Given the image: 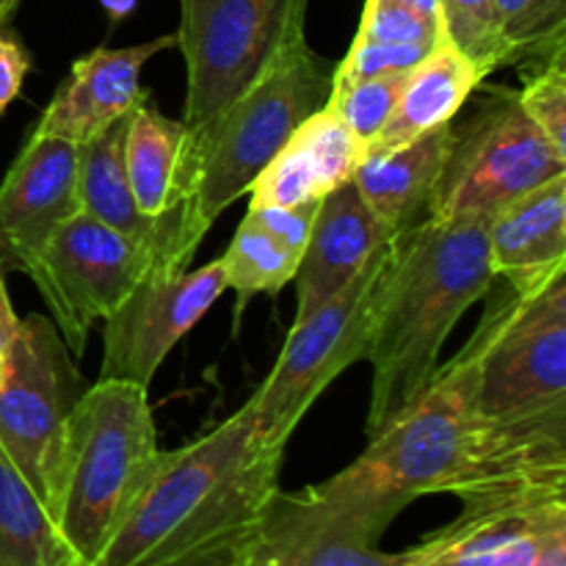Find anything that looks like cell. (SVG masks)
<instances>
[{
    "label": "cell",
    "instance_id": "cell-38",
    "mask_svg": "<svg viewBox=\"0 0 566 566\" xmlns=\"http://www.w3.org/2000/svg\"><path fill=\"white\" fill-rule=\"evenodd\" d=\"M401 566H440V564L423 562V558H418V556H415V551H412V547H409V551H407V562H403Z\"/></svg>",
    "mask_w": 566,
    "mask_h": 566
},
{
    "label": "cell",
    "instance_id": "cell-26",
    "mask_svg": "<svg viewBox=\"0 0 566 566\" xmlns=\"http://www.w3.org/2000/svg\"><path fill=\"white\" fill-rule=\"evenodd\" d=\"M503 66L566 55V0H495Z\"/></svg>",
    "mask_w": 566,
    "mask_h": 566
},
{
    "label": "cell",
    "instance_id": "cell-18",
    "mask_svg": "<svg viewBox=\"0 0 566 566\" xmlns=\"http://www.w3.org/2000/svg\"><path fill=\"white\" fill-rule=\"evenodd\" d=\"M365 158V144L324 105L298 125L249 188L252 208H291L315 202L348 182Z\"/></svg>",
    "mask_w": 566,
    "mask_h": 566
},
{
    "label": "cell",
    "instance_id": "cell-25",
    "mask_svg": "<svg viewBox=\"0 0 566 566\" xmlns=\"http://www.w3.org/2000/svg\"><path fill=\"white\" fill-rule=\"evenodd\" d=\"M302 258L293 254L282 241H276L252 210L238 224L230 247H227L221 265H224L227 287L238 293V310L258 293H276L287 287L296 276Z\"/></svg>",
    "mask_w": 566,
    "mask_h": 566
},
{
    "label": "cell",
    "instance_id": "cell-15",
    "mask_svg": "<svg viewBox=\"0 0 566 566\" xmlns=\"http://www.w3.org/2000/svg\"><path fill=\"white\" fill-rule=\"evenodd\" d=\"M566 536V495L462 503V514L412 547L440 566H534Z\"/></svg>",
    "mask_w": 566,
    "mask_h": 566
},
{
    "label": "cell",
    "instance_id": "cell-33",
    "mask_svg": "<svg viewBox=\"0 0 566 566\" xmlns=\"http://www.w3.org/2000/svg\"><path fill=\"white\" fill-rule=\"evenodd\" d=\"M20 318L14 315V307L9 302V293H6V282H3V269H0V379H3V368H6V357H9V346L14 340V332Z\"/></svg>",
    "mask_w": 566,
    "mask_h": 566
},
{
    "label": "cell",
    "instance_id": "cell-12",
    "mask_svg": "<svg viewBox=\"0 0 566 566\" xmlns=\"http://www.w3.org/2000/svg\"><path fill=\"white\" fill-rule=\"evenodd\" d=\"M227 287L221 260L182 274H149L103 321L99 379L149 390L171 348L208 315Z\"/></svg>",
    "mask_w": 566,
    "mask_h": 566
},
{
    "label": "cell",
    "instance_id": "cell-7",
    "mask_svg": "<svg viewBox=\"0 0 566 566\" xmlns=\"http://www.w3.org/2000/svg\"><path fill=\"white\" fill-rule=\"evenodd\" d=\"M475 346V415L528 418L566 409V265L486 307Z\"/></svg>",
    "mask_w": 566,
    "mask_h": 566
},
{
    "label": "cell",
    "instance_id": "cell-32",
    "mask_svg": "<svg viewBox=\"0 0 566 566\" xmlns=\"http://www.w3.org/2000/svg\"><path fill=\"white\" fill-rule=\"evenodd\" d=\"M31 72V55L22 48L20 39L0 28V116L20 97L22 83Z\"/></svg>",
    "mask_w": 566,
    "mask_h": 566
},
{
    "label": "cell",
    "instance_id": "cell-23",
    "mask_svg": "<svg viewBox=\"0 0 566 566\" xmlns=\"http://www.w3.org/2000/svg\"><path fill=\"white\" fill-rule=\"evenodd\" d=\"M127 119H119L94 136L92 142L77 147V199H81V213L92 216L99 224L111 227L119 235L130 238L133 243L149 252L160 274L171 276L166 263L164 243L158 230L138 213L133 202L130 182L125 171V136Z\"/></svg>",
    "mask_w": 566,
    "mask_h": 566
},
{
    "label": "cell",
    "instance_id": "cell-31",
    "mask_svg": "<svg viewBox=\"0 0 566 566\" xmlns=\"http://www.w3.org/2000/svg\"><path fill=\"white\" fill-rule=\"evenodd\" d=\"M431 50L415 48V44H381L370 42V39L354 36L346 59L335 64L332 86H343V83L363 81V77L374 75H390V72H409L415 64H420Z\"/></svg>",
    "mask_w": 566,
    "mask_h": 566
},
{
    "label": "cell",
    "instance_id": "cell-19",
    "mask_svg": "<svg viewBox=\"0 0 566 566\" xmlns=\"http://www.w3.org/2000/svg\"><path fill=\"white\" fill-rule=\"evenodd\" d=\"M495 282L514 291L539 285L566 265V175L503 205L486 221Z\"/></svg>",
    "mask_w": 566,
    "mask_h": 566
},
{
    "label": "cell",
    "instance_id": "cell-28",
    "mask_svg": "<svg viewBox=\"0 0 566 566\" xmlns=\"http://www.w3.org/2000/svg\"><path fill=\"white\" fill-rule=\"evenodd\" d=\"M446 39L462 50L484 75L503 66L495 33V0H442Z\"/></svg>",
    "mask_w": 566,
    "mask_h": 566
},
{
    "label": "cell",
    "instance_id": "cell-2",
    "mask_svg": "<svg viewBox=\"0 0 566 566\" xmlns=\"http://www.w3.org/2000/svg\"><path fill=\"white\" fill-rule=\"evenodd\" d=\"M475 423V346L468 340L407 409L368 437L346 470L291 492L293 501L326 528L379 545L409 503L459 490L473 459Z\"/></svg>",
    "mask_w": 566,
    "mask_h": 566
},
{
    "label": "cell",
    "instance_id": "cell-37",
    "mask_svg": "<svg viewBox=\"0 0 566 566\" xmlns=\"http://www.w3.org/2000/svg\"><path fill=\"white\" fill-rule=\"evenodd\" d=\"M17 6H20V0H0V28L9 25L11 14L17 11Z\"/></svg>",
    "mask_w": 566,
    "mask_h": 566
},
{
    "label": "cell",
    "instance_id": "cell-8",
    "mask_svg": "<svg viewBox=\"0 0 566 566\" xmlns=\"http://www.w3.org/2000/svg\"><path fill=\"white\" fill-rule=\"evenodd\" d=\"M313 0H180L175 39L186 61L182 122L199 127L241 97L296 44Z\"/></svg>",
    "mask_w": 566,
    "mask_h": 566
},
{
    "label": "cell",
    "instance_id": "cell-20",
    "mask_svg": "<svg viewBox=\"0 0 566 566\" xmlns=\"http://www.w3.org/2000/svg\"><path fill=\"white\" fill-rule=\"evenodd\" d=\"M453 144V125L392 149H368L352 182L390 235L412 230L431 213L437 182Z\"/></svg>",
    "mask_w": 566,
    "mask_h": 566
},
{
    "label": "cell",
    "instance_id": "cell-36",
    "mask_svg": "<svg viewBox=\"0 0 566 566\" xmlns=\"http://www.w3.org/2000/svg\"><path fill=\"white\" fill-rule=\"evenodd\" d=\"M97 3L108 11L111 22H119L125 20V17H130V11L136 9L138 0H97Z\"/></svg>",
    "mask_w": 566,
    "mask_h": 566
},
{
    "label": "cell",
    "instance_id": "cell-22",
    "mask_svg": "<svg viewBox=\"0 0 566 566\" xmlns=\"http://www.w3.org/2000/svg\"><path fill=\"white\" fill-rule=\"evenodd\" d=\"M407 551L352 539L310 517L291 492H276L254 542L249 566H401Z\"/></svg>",
    "mask_w": 566,
    "mask_h": 566
},
{
    "label": "cell",
    "instance_id": "cell-6",
    "mask_svg": "<svg viewBox=\"0 0 566 566\" xmlns=\"http://www.w3.org/2000/svg\"><path fill=\"white\" fill-rule=\"evenodd\" d=\"M396 238L385 243L343 291L302 321H293L269 379L243 403L265 446L285 448L326 387L365 359Z\"/></svg>",
    "mask_w": 566,
    "mask_h": 566
},
{
    "label": "cell",
    "instance_id": "cell-13",
    "mask_svg": "<svg viewBox=\"0 0 566 566\" xmlns=\"http://www.w3.org/2000/svg\"><path fill=\"white\" fill-rule=\"evenodd\" d=\"M125 171L138 213L158 230L169 271L182 274L205 241L193 227L191 130L160 114L149 92L127 119Z\"/></svg>",
    "mask_w": 566,
    "mask_h": 566
},
{
    "label": "cell",
    "instance_id": "cell-17",
    "mask_svg": "<svg viewBox=\"0 0 566 566\" xmlns=\"http://www.w3.org/2000/svg\"><path fill=\"white\" fill-rule=\"evenodd\" d=\"M390 230L374 216L352 180L326 193L315 213L313 232L296 276V321L348 285L385 243Z\"/></svg>",
    "mask_w": 566,
    "mask_h": 566
},
{
    "label": "cell",
    "instance_id": "cell-27",
    "mask_svg": "<svg viewBox=\"0 0 566 566\" xmlns=\"http://www.w3.org/2000/svg\"><path fill=\"white\" fill-rule=\"evenodd\" d=\"M407 75L409 72H390V75H374L343 83V86H332L326 105L346 122L348 130L368 149V144L381 133V127L390 122Z\"/></svg>",
    "mask_w": 566,
    "mask_h": 566
},
{
    "label": "cell",
    "instance_id": "cell-10",
    "mask_svg": "<svg viewBox=\"0 0 566 566\" xmlns=\"http://www.w3.org/2000/svg\"><path fill=\"white\" fill-rule=\"evenodd\" d=\"M558 175H566V155L525 116L517 94L501 88L462 130L453 127L429 216L490 219L503 205Z\"/></svg>",
    "mask_w": 566,
    "mask_h": 566
},
{
    "label": "cell",
    "instance_id": "cell-9",
    "mask_svg": "<svg viewBox=\"0 0 566 566\" xmlns=\"http://www.w3.org/2000/svg\"><path fill=\"white\" fill-rule=\"evenodd\" d=\"M86 387L53 321L48 315L20 318L0 379V448L50 517L66 423Z\"/></svg>",
    "mask_w": 566,
    "mask_h": 566
},
{
    "label": "cell",
    "instance_id": "cell-29",
    "mask_svg": "<svg viewBox=\"0 0 566 566\" xmlns=\"http://www.w3.org/2000/svg\"><path fill=\"white\" fill-rule=\"evenodd\" d=\"M566 55L545 61L536 66L534 75L525 77L517 103L531 122L542 130V136L566 155Z\"/></svg>",
    "mask_w": 566,
    "mask_h": 566
},
{
    "label": "cell",
    "instance_id": "cell-30",
    "mask_svg": "<svg viewBox=\"0 0 566 566\" xmlns=\"http://www.w3.org/2000/svg\"><path fill=\"white\" fill-rule=\"evenodd\" d=\"M357 36L381 44H415V48L431 50L446 42V28L434 20H426L407 6L390 3V0H365Z\"/></svg>",
    "mask_w": 566,
    "mask_h": 566
},
{
    "label": "cell",
    "instance_id": "cell-21",
    "mask_svg": "<svg viewBox=\"0 0 566 566\" xmlns=\"http://www.w3.org/2000/svg\"><path fill=\"white\" fill-rule=\"evenodd\" d=\"M484 72L451 42H440L420 64L409 70L390 122L368 149H392L426 136L442 125H453L470 94L484 83ZM365 149V153H368Z\"/></svg>",
    "mask_w": 566,
    "mask_h": 566
},
{
    "label": "cell",
    "instance_id": "cell-5",
    "mask_svg": "<svg viewBox=\"0 0 566 566\" xmlns=\"http://www.w3.org/2000/svg\"><path fill=\"white\" fill-rule=\"evenodd\" d=\"M332 77L335 64L302 42L213 119L188 127L199 235H208L213 221L249 193L298 125L329 103Z\"/></svg>",
    "mask_w": 566,
    "mask_h": 566
},
{
    "label": "cell",
    "instance_id": "cell-34",
    "mask_svg": "<svg viewBox=\"0 0 566 566\" xmlns=\"http://www.w3.org/2000/svg\"><path fill=\"white\" fill-rule=\"evenodd\" d=\"M390 3L407 6V9L418 11L420 17H426V20H434L446 28V22H442V0H390Z\"/></svg>",
    "mask_w": 566,
    "mask_h": 566
},
{
    "label": "cell",
    "instance_id": "cell-1",
    "mask_svg": "<svg viewBox=\"0 0 566 566\" xmlns=\"http://www.w3.org/2000/svg\"><path fill=\"white\" fill-rule=\"evenodd\" d=\"M285 448L265 446L247 407L160 453L153 479L92 566H249Z\"/></svg>",
    "mask_w": 566,
    "mask_h": 566
},
{
    "label": "cell",
    "instance_id": "cell-35",
    "mask_svg": "<svg viewBox=\"0 0 566 566\" xmlns=\"http://www.w3.org/2000/svg\"><path fill=\"white\" fill-rule=\"evenodd\" d=\"M534 566H566V536H558L542 551Z\"/></svg>",
    "mask_w": 566,
    "mask_h": 566
},
{
    "label": "cell",
    "instance_id": "cell-3",
    "mask_svg": "<svg viewBox=\"0 0 566 566\" xmlns=\"http://www.w3.org/2000/svg\"><path fill=\"white\" fill-rule=\"evenodd\" d=\"M486 221L429 216L396 238L365 354L368 437L429 387L453 326L495 285Z\"/></svg>",
    "mask_w": 566,
    "mask_h": 566
},
{
    "label": "cell",
    "instance_id": "cell-4",
    "mask_svg": "<svg viewBox=\"0 0 566 566\" xmlns=\"http://www.w3.org/2000/svg\"><path fill=\"white\" fill-rule=\"evenodd\" d=\"M144 387L97 379L66 423L53 523L72 566H92L160 462Z\"/></svg>",
    "mask_w": 566,
    "mask_h": 566
},
{
    "label": "cell",
    "instance_id": "cell-24",
    "mask_svg": "<svg viewBox=\"0 0 566 566\" xmlns=\"http://www.w3.org/2000/svg\"><path fill=\"white\" fill-rule=\"evenodd\" d=\"M0 566H72L53 517L0 448Z\"/></svg>",
    "mask_w": 566,
    "mask_h": 566
},
{
    "label": "cell",
    "instance_id": "cell-14",
    "mask_svg": "<svg viewBox=\"0 0 566 566\" xmlns=\"http://www.w3.org/2000/svg\"><path fill=\"white\" fill-rule=\"evenodd\" d=\"M77 213V144L31 130L0 182V269L25 271Z\"/></svg>",
    "mask_w": 566,
    "mask_h": 566
},
{
    "label": "cell",
    "instance_id": "cell-16",
    "mask_svg": "<svg viewBox=\"0 0 566 566\" xmlns=\"http://www.w3.org/2000/svg\"><path fill=\"white\" fill-rule=\"evenodd\" d=\"M177 48L175 33H164L130 48H94L72 64L64 86L42 111L33 133L86 144L125 119L144 97L142 70L149 59Z\"/></svg>",
    "mask_w": 566,
    "mask_h": 566
},
{
    "label": "cell",
    "instance_id": "cell-11",
    "mask_svg": "<svg viewBox=\"0 0 566 566\" xmlns=\"http://www.w3.org/2000/svg\"><path fill=\"white\" fill-rule=\"evenodd\" d=\"M22 274L42 293L72 357H83L92 326L108 318L144 276L160 271L130 238L77 213L48 238Z\"/></svg>",
    "mask_w": 566,
    "mask_h": 566
}]
</instances>
